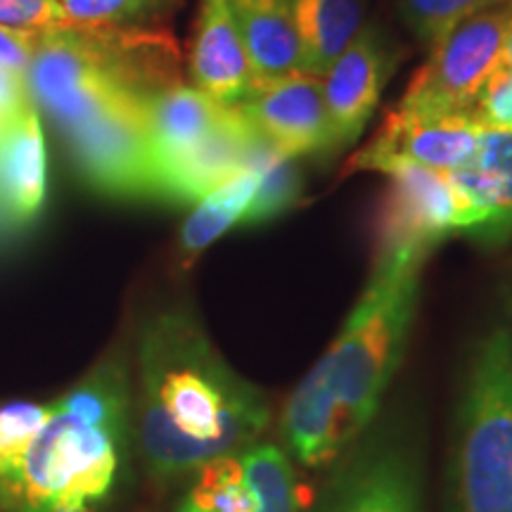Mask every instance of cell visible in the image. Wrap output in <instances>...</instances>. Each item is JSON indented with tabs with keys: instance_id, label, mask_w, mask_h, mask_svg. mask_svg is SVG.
<instances>
[{
	"instance_id": "6",
	"label": "cell",
	"mask_w": 512,
	"mask_h": 512,
	"mask_svg": "<svg viewBox=\"0 0 512 512\" xmlns=\"http://www.w3.org/2000/svg\"><path fill=\"white\" fill-rule=\"evenodd\" d=\"M512 29V0L475 12L432 46V55L408 83L399 107L418 112L467 114L501 64Z\"/></svg>"
},
{
	"instance_id": "28",
	"label": "cell",
	"mask_w": 512,
	"mask_h": 512,
	"mask_svg": "<svg viewBox=\"0 0 512 512\" xmlns=\"http://www.w3.org/2000/svg\"><path fill=\"white\" fill-rule=\"evenodd\" d=\"M38 31L0 27V64L27 74V67L34 57Z\"/></svg>"
},
{
	"instance_id": "22",
	"label": "cell",
	"mask_w": 512,
	"mask_h": 512,
	"mask_svg": "<svg viewBox=\"0 0 512 512\" xmlns=\"http://www.w3.org/2000/svg\"><path fill=\"white\" fill-rule=\"evenodd\" d=\"M245 169H252L259 183H256L254 200L249 204L242 226H264L290 211L302 197L304 176L299 171L297 159L283 155L278 147L268 143L256 131L247 145Z\"/></svg>"
},
{
	"instance_id": "29",
	"label": "cell",
	"mask_w": 512,
	"mask_h": 512,
	"mask_svg": "<svg viewBox=\"0 0 512 512\" xmlns=\"http://www.w3.org/2000/svg\"><path fill=\"white\" fill-rule=\"evenodd\" d=\"M31 100L27 74L0 64V128Z\"/></svg>"
},
{
	"instance_id": "15",
	"label": "cell",
	"mask_w": 512,
	"mask_h": 512,
	"mask_svg": "<svg viewBox=\"0 0 512 512\" xmlns=\"http://www.w3.org/2000/svg\"><path fill=\"white\" fill-rule=\"evenodd\" d=\"M46 143L34 100L0 128V233L27 228L46 202Z\"/></svg>"
},
{
	"instance_id": "31",
	"label": "cell",
	"mask_w": 512,
	"mask_h": 512,
	"mask_svg": "<svg viewBox=\"0 0 512 512\" xmlns=\"http://www.w3.org/2000/svg\"><path fill=\"white\" fill-rule=\"evenodd\" d=\"M0 510H3V508H0Z\"/></svg>"
},
{
	"instance_id": "17",
	"label": "cell",
	"mask_w": 512,
	"mask_h": 512,
	"mask_svg": "<svg viewBox=\"0 0 512 512\" xmlns=\"http://www.w3.org/2000/svg\"><path fill=\"white\" fill-rule=\"evenodd\" d=\"M280 437L292 463L306 470L332 467L354 444L335 396L316 368H311L292 389L280 415Z\"/></svg>"
},
{
	"instance_id": "11",
	"label": "cell",
	"mask_w": 512,
	"mask_h": 512,
	"mask_svg": "<svg viewBox=\"0 0 512 512\" xmlns=\"http://www.w3.org/2000/svg\"><path fill=\"white\" fill-rule=\"evenodd\" d=\"M238 110L259 136L287 157H328L339 152L320 76L290 74L261 81Z\"/></svg>"
},
{
	"instance_id": "8",
	"label": "cell",
	"mask_w": 512,
	"mask_h": 512,
	"mask_svg": "<svg viewBox=\"0 0 512 512\" xmlns=\"http://www.w3.org/2000/svg\"><path fill=\"white\" fill-rule=\"evenodd\" d=\"M145 105L121 100L67 133L81 176L121 200H152V147Z\"/></svg>"
},
{
	"instance_id": "13",
	"label": "cell",
	"mask_w": 512,
	"mask_h": 512,
	"mask_svg": "<svg viewBox=\"0 0 512 512\" xmlns=\"http://www.w3.org/2000/svg\"><path fill=\"white\" fill-rule=\"evenodd\" d=\"M451 176L470 211L467 238L484 247L512 240V128H484L472 162Z\"/></svg>"
},
{
	"instance_id": "14",
	"label": "cell",
	"mask_w": 512,
	"mask_h": 512,
	"mask_svg": "<svg viewBox=\"0 0 512 512\" xmlns=\"http://www.w3.org/2000/svg\"><path fill=\"white\" fill-rule=\"evenodd\" d=\"M192 86L221 105L238 107L259 88L228 0H200L195 41L190 50Z\"/></svg>"
},
{
	"instance_id": "9",
	"label": "cell",
	"mask_w": 512,
	"mask_h": 512,
	"mask_svg": "<svg viewBox=\"0 0 512 512\" xmlns=\"http://www.w3.org/2000/svg\"><path fill=\"white\" fill-rule=\"evenodd\" d=\"M389 188L377 214V256L401 249L430 254L456 233H465L470 211L451 176L422 166L387 171Z\"/></svg>"
},
{
	"instance_id": "27",
	"label": "cell",
	"mask_w": 512,
	"mask_h": 512,
	"mask_svg": "<svg viewBox=\"0 0 512 512\" xmlns=\"http://www.w3.org/2000/svg\"><path fill=\"white\" fill-rule=\"evenodd\" d=\"M67 24L57 0H0V27L41 31Z\"/></svg>"
},
{
	"instance_id": "5",
	"label": "cell",
	"mask_w": 512,
	"mask_h": 512,
	"mask_svg": "<svg viewBox=\"0 0 512 512\" xmlns=\"http://www.w3.org/2000/svg\"><path fill=\"white\" fill-rule=\"evenodd\" d=\"M311 512H425L422 437L403 415L377 418L330 467Z\"/></svg>"
},
{
	"instance_id": "16",
	"label": "cell",
	"mask_w": 512,
	"mask_h": 512,
	"mask_svg": "<svg viewBox=\"0 0 512 512\" xmlns=\"http://www.w3.org/2000/svg\"><path fill=\"white\" fill-rule=\"evenodd\" d=\"M254 128L233 107L228 119L174 162L159 166L155 174L152 200L169 204H197L209 192L221 188L235 174L245 169L247 145Z\"/></svg>"
},
{
	"instance_id": "20",
	"label": "cell",
	"mask_w": 512,
	"mask_h": 512,
	"mask_svg": "<svg viewBox=\"0 0 512 512\" xmlns=\"http://www.w3.org/2000/svg\"><path fill=\"white\" fill-rule=\"evenodd\" d=\"M306 74L323 76L363 27V0H290Z\"/></svg>"
},
{
	"instance_id": "7",
	"label": "cell",
	"mask_w": 512,
	"mask_h": 512,
	"mask_svg": "<svg viewBox=\"0 0 512 512\" xmlns=\"http://www.w3.org/2000/svg\"><path fill=\"white\" fill-rule=\"evenodd\" d=\"M183 486L174 512H299L292 458L264 439L211 460Z\"/></svg>"
},
{
	"instance_id": "18",
	"label": "cell",
	"mask_w": 512,
	"mask_h": 512,
	"mask_svg": "<svg viewBox=\"0 0 512 512\" xmlns=\"http://www.w3.org/2000/svg\"><path fill=\"white\" fill-rule=\"evenodd\" d=\"M230 110L233 107L221 105L185 83L164 88L147 100L145 119L152 147V188L159 166L174 162L209 138L228 119Z\"/></svg>"
},
{
	"instance_id": "3",
	"label": "cell",
	"mask_w": 512,
	"mask_h": 512,
	"mask_svg": "<svg viewBox=\"0 0 512 512\" xmlns=\"http://www.w3.org/2000/svg\"><path fill=\"white\" fill-rule=\"evenodd\" d=\"M427 256L418 249L377 256L361 299L313 366L335 396L351 441L377 420L384 394L406 356Z\"/></svg>"
},
{
	"instance_id": "19",
	"label": "cell",
	"mask_w": 512,
	"mask_h": 512,
	"mask_svg": "<svg viewBox=\"0 0 512 512\" xmlns=\"http://www.w3.org/2000/svg\"><path fill=\"white\" fill-rule=\"evenodd\" d=\"M259 81L306 74L290 0H228Z\"/></svg>"
},
{
	"instance_id": "2",
	"label": "cell",
	"mask_w": 512,
	"mask_h": 512,
	"mask_svg": "<svg viewBox=\"0 0 512 512\" xmlns=\"http://www.w3.org/2000/svg\"><path fill=\"white\" fill-rule=\"evenodd\" d=\"M133 384L121 354L102 358L50 401L10 512H105L124 479L133 439Z\"/></svg>"
},
{
	"instance_id": "25",
	"label": "cell",
	"mask_w": 512,
	"mask_h": 512,
	"mask_svg": "<svg viewBox=\"0 0 512 512\" xmlns=\"http://www.w3.org/2000/svg\"><path fill=\"white\" fill-rule=\"evenodd\" d=\"M503 3L508 0H399V15L422 46L432 48L458 22Z\"/></svg>"
},
{
	"instance_id": "30",
	"label": "cell",
	"mask_w": 512,
	"mask_h": 512,
	"mask_svg": "<svg viewBox=\"0 0 512 512\" xmlns=\"http://www.w3.org/2000/svg\"><path fill=\"white\" fill-rule=\"evenodd\" d=\"M501 64H503V67H512V29H510V36H508V43H505Z\"/></svg>"
},
{
	"instance_id": "10",
	"label": "cell",
	"mask_w": 512,
	"mask_h": 512,
	"mask_svg": "<svg viewBox=\"0 0 512 512\" xmlns=\"http://www.w3.org/2000/svg\"><path fill=\"white\" fill-rule=\"evenodd\" d=\"M484 126L475 114L418 112L396 105L377 136L351 159L354 171H387L396 166L453 174L475 157Z\"/></svg>"
},
{
	"instance_id": "1",
	"label": "cell",
	"mask_w": 512,
	"mask_h": 512,
	"mask_svg": "<svg viewBox=\"0 0 512 512\" xmlns=\"http://www.w3.org/2000/svg\"><path fill=\"white\" fill-rule=\"evenodd\" d=\"M133 437L159 486L183 484L211 460L264 437L266 394L242 377L185 304L140 320L136 335Z\"/></svg>"
},
{
	"instance_id": "26",
	"label": "cell",
	"mask_w": 512,
	"mask_h": 512,
	"mask_svg": "<svg viewBox=\"0 0 512 512\" xmlns=\"http://www.w3.org/2000/svg\"><path fill=\"white\" fill-rule=\"evenodd\" d=\"M472 114L484 128H512V67L498 64Z\"/></svg>"
},
{
	"instance_id": "24",
	"label": "cell",
	"mask_w": 512,
	"mask_h": 512,
	"mask_svg": "<svg viewBox=\"0 0 512 512\" xmlns=\"http://www.w3.org/2000/svg\"><path fill=\"white\" fill-rule=\"evenodd\" d=\"M74 24L102 27H147L159 17L171 15L183 0H57Z\"/></svg>"
},
{
	"instance_id": "23",
	"label": "cell",
	"mask_w": 512,
	"mask_h": 512,
	"mask_svg": "<svg viewBox=\"0 0 512 512\" xmlns=\"http://www.w3.org/2000/svg\"><path fill=\"white\" fill-rule=\"evenodd\" d=\"M48 418L50 403L12 401L0 406V508L22 477L24 460Z\"/></svg>"
},
{
	"instance_id": "12",
	"label": "cell",
	"mask_w": 512,
	"mask_h": 512,
	"mask_svg": "<svg viewBox=\"0 0 512 512\" xmlns=\"http://www.w3.org/2000/svg\"><path fill=\"white\" fill-rule=\"evenodd\" d=\"M396 60L399 55L389 36L377 24H366L328 67L323 93L339 150L366 131Z\"/></svg>"
},
{
	"instance_id": "4",
	"label": "cell",
	"mask_w": 512,
	"mask_h": 512,
	"mask_svg": "<svg viewBox=\"0 0 512 512\" xmlns=\"http://www.w3.org/2000/svg\"><path fill=\"white\" fill-rule=\"evenodd\" d=\"M444 512H512V332L494 328L467 358L453 415Z\"/></svg>"
},
{
	"instance_id": "21",
	"label": "cell",
	"mask_w": 512,
	"mask_h": 512,
	"mask_svg": "<svg viewBox=\"0 0 512 512\" xmlns=\"http://www.w3.org/2000/svg\"><path fill=\"white\" fill-rule=\"evenodd\" d=\"M256 183L259 178L252 169H242L221 188L209 192L192 209L181 228V240H178V252L185 261L197 259L204 249L221 240L228 230L242 226L249 204L254 200Z\"/></svg>"
}]
</instances>
